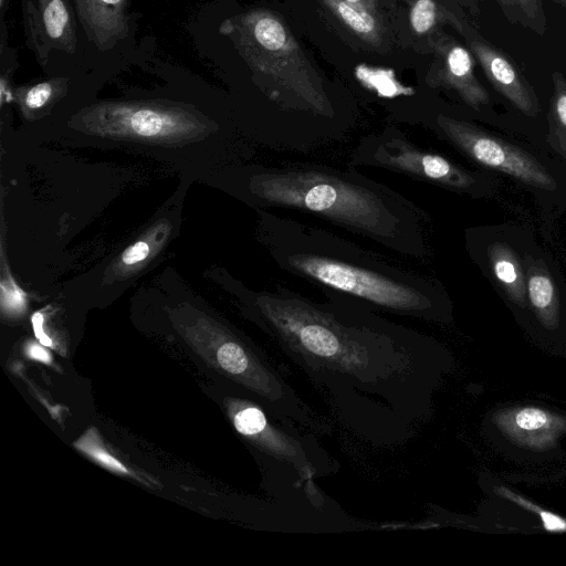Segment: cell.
I'll return each mask as SVG.
<instances>
[{"label": "cell", "mask_w": 566, "mask_h": 566, "mask_svg": "<svg viewBox=\"0 0 566 566\" xmlns=\"http://www.w3.org/2000/svg\"><path fill=\"white\" fill-rule=\"evenodd\" d=\"M219 32L232 40L254 72L296 96L303 108L332 116L321 78L280 18L268 10L249 11L226 19Z\"/></svg>", "instance_id": "4"}, {"label": "cell", "mask_w": 566, "mask_h": 566, "mask_svg": "<svg viewBox=\"0 0 566 566\" xmlns=\"http://www.w3.org/2000/svg\"><path fill=\"white\" fill-rule=\"evenodd\" d=\"M42 323H43V316L41 313H35L33 316H32V325H33V331H34V334L36 336V338L40 340V343L44 346H51L52 345V342L51 339L46 336V334L43 332V328H42Z\"/></svg>", "instance_id": "26"}, {"label": "cell", "mask_w": 566, "mask_h": 566, "mask_svg": "<svg viewBox=\"0 0 566 566\" xmlns=\"http://www.w3.org/2000/svg\"><path fill=\"white\" fill-rule=\"evenodd\" d=\"M526 294L539 319L548 327L558 322L559 298L555 282L548 271L537 262L530 264Z\"/></svg>", "instance_id": "14"}, {"label": "cell", "mask_w": 566, "mask_h": 566, "mask_svg": "<svg viewBox=\"0 0 566 566\" xmlns=\"http://www.w3.org/2000/svg\"><path fill=\"white\" fill-rule=\"evenodd\" d=\"M554 3L559 6L563 10L566 11V0H552Z\"/></svg>", "instance_id": "29"}, {"label": "cell", "mask_w": 566, "mask_h": 566, "mask_svg": "<svg viewBox=\"0 0 566 566\" xmlns=\"http://www.w3.org/2000/svg\"><path fill=\"white\" fill-rule=\"evenodd\" d=\"M264 240L284 271L373 308L422 321H439L442 302L428 277L326 229L276 214L265 216Z\"/></svg>", "instance_id": "3"}, {"label": "cell", "mask_w": 566, "mask_h": 566, "mask_svg": "<svg viewBox=\"0 0 566 566\" xmlns=\"http://www.w3.org/2000/svg\"><path fill=\"white\" fill-rule=\"evenodd\" d=\"M355 75L365 87L374 91L379 97L392 98L413 94L412 87L402 85L392 70L360 64L356 66Z\"/></svg>", "instance_id": "17"}, {"label": "cell", "mask_w": 566, "mask_h": 566, "mask_svg": "<svg viewBox=\"0 0 566 566\" xmlns=\"http://www.w3.org/2000/svg\"><path fill=\"white\" fill-rule=\"evenodd\" d=\"M488 255L495 280L513 302L524 306L527 296L526 280L514 251L497 242L489 247Z\"/></svg>", "instance_id": "13"}, {"label": "cell", "mask_w": 566, "mask_h": 566, "mask_svg": "<svg viewBox=\"0 0 566 566\" xmlns=\"http://www.w3.org/2000/svg\"><path fill=\"white\" fill-rule=\"evenodd\" d=\"M67 78H52L19 91L20 101L25 109L36 111L46 106L57 94L66 90Z\"/></svg>", "instance_id": "18"}, {"label": "cell", "mask_w": 566, "mask_h": 566, "mask_svg": "<svg viewBox=\"0 0 566 566\" xmlns=\"http://www.w3.org/2000/svg\"><path fill=\"white\" fill-rule=\"evenodd\" d=\"M553 96L551 105L552 119L562 135L566 136V76L558 71L552 74Z\"/></svg>", "instance_id": "19"}, {"label": "cell", "mask_w": 566, "mask_h": 566, "mask_svg": "<svg viewBox=\"0 0 566 566\" xmlns=\"http://www.w3.org/2000/svg\"><path fill=\"white\" fill-rule=\"evenodd\" d=\"M3 1H4V0H0V4H1V6L3 4Z\"/></svg>", "instance_id": "30"}, {"label": "cell", "mask_w": 566, "mask_h": 566, "mask_svg": "<svg viewBox=\"0 0 566 566\" xmlns=\"http://www.w3.org/2000/svg\"><path fill=\"white\" fill-rule=\"evenodd\" d=\"M322 1L357 36L371 44L379 42V23L369 8L358 7L345 0Z\"/></svg>", "instance_id": "15"}, {"label": "cell", "mask_w": 566, "mask_h": 566, "mask_svg": "<svg viewBox=\"0 0 566 566\" xmlns=\"http://www.w3.org/2000/svg\"><path fill=\"white\" fill-rule=\"evenodd\" d=\"M28 355L36 360L43 361V363H50L51 357L49 353L39 345H31L28 348Z\"/></svg>", "instance_id": "27"}, {"label": "cell", "mask_w": 566, "mask_h": 566, "mask_svg": "<svg viewBox=\"0 0 566 566\" xmlns=\"http://www.w3.org/2000/svg\"><path fill=\"white\" fill-rule=\"evenodd\" d=\"M149 245L144 241H138L124 251L122 261L127 265H133L144 261L149 255Z\"/></svg>", "instance_id": "23"}, {"label": "cell", "mask_w": 566, "mask_h": 566, "mask_svg": "<svg viewBox=\"0 0 566 566\" xmlns=\"http://www.w3.org/2000/svg\"><path fill=\"white\" fill-rule=\"evenodd\" d=\"M434 123L442 135L473 161L537 188H556L551 174L525 150L485 133L471 123L444 114H438Z\"/></svg>", "instance_id": "7"}, {"label": "cell", "mask_w": 566, "mask_h": 566, "mask_svg": "<svg viewBox=\"0 0 566 566\" xmlns=\"http://www.w3.org/2000/svg\"><path fill=\"white\" fill-rule=\"evenodd\" d=\"M21 8L27 45L41 65L52 50L75 52V21L69 0H21Z\"/></svg>", "instance_id": "8"}, {"label": "cell", "mask_w": 566, "mask_h": 566, "mask_svg": "<svg viewBox=\"0 0 566 566\" xmlns=\"http://www.w3.org/2000/svg\"><path fill=\"white\" fill-rule=\"evenodd\" d=\"M250 190L263 205L319 217L401 255L424 260L428 253V213L356 170L313 164L268 168L251 176Z\"/></svg>", "instance_id": "2"}, {"label": "cell", "mask_w": 566, "mask_h": 566, "mask_svg": "<svg viewBox=\"0 0 566 566\" xmlns=\"http://www.w3.org/2000/svg\"><path fill=\"white\" fill-rule=\"evenodd\" d=\"M438 53V84L455 91L467 105L476 111L488 105L490 95L474 74L471 51L449 40L440 43Z\"/></svg>", "instance_id": "11"}, {"label": "cell", "mask_w": 566, "mask_h": 566, "mask_svg": "<svg viewBox=\"0 0 566 566\" xmlns=\"http://www.w3.org/2000/svg\"><path fill=\"white\" fill-rule=\"evenodd\" d=\"M352 4H355V6H358V7H364V8H368V3H366V0H345Z\"/></svg>", "instance_id": "28"}, {"label": "cell", "mask_w": 566, "mask_h": 566, "mask_svg": "<svg viewBox=\"0 0 566 566\" xmlns=\"http://www.w3.org/2000/svg\"><path fill=\"white\" fill-rule=\"evenodd\" d=\"M410 24L418 34L429 32L437 21V4L433 0H416L410 10Z\"/></svg>", "instance_id": "20"}, {"label": "cell", "mask_w": 566, "mask_h": 566, "mask_svg": "<svg viewBox=\"0 0 566 566\" xmlns=\"http://www.w3.org/2000/svg\"><path fill=\"white\" fill-rule=\"evenodd\" d=\"M82 449L85 450L88 454H91L95 460L101 462L103 465L122 473H126V468L119 463L116 459L109 455L106 451H104L98 446H92L91 443L85 442L81 444Z\"/></svg>", "instance_id": "22"}, {"label": "cell", "mask_w": 566, "mask_h": 566, "mask_svg": "<svg viewBox=\"0 0 566 566\" xmlns=\"http://www.w3.org/2000/svg\"><path fill=\"white\" fill-rule=\"evenodd\" d=\"M2 303L3 306H7L10 311H18L23 307V294L12 282L8 287L2 284Z\"/></svg>", "instance_id": "24"}, {"label": "cell", "mask_w": 566, "mask_h": 566, "mask_svg": "<svg viewBox=\"0 0 566 566\" xmlns=\"http://www.w3.org/2000/svg\"><path fill=\"white\" fill-rule=\"evenodd\" d=\"M256 323L342 416L385 409L409 421L427 416L431 340L337 292L313 302L286 287L252 297Z\"/></svg>", "instance_id": "1"}, {"label": "cell", "mask_w": 566, "mask_h": 566, "mask_svg": "<svg viewBox=\"0 0 566 566\" xmlns=\"http://www.w3.org/2000/svg\"><path fill=\"white\" fill-rule=\"evenodd\" d=\"M464 35L471 53L478 60L492 86L523 114L537 115L539 112L537 96L523 72L507 53L469 27Z\"/></svg>", "instance_id": "9"}, {"label": "cell", "mask_w": 566, "mask_h": 566, "mask_svg": "<svg viewBox=\"0 0 566 566\" xmlns=\"http://www.w3.org/2000/svg\"><path fill=\"white\" fill-rule=\"evenodd\" d=\"M84 117L101 125L125 126L143 137H155L191 122L180 108L145 103H103L88 108Z\"/></svg>", "instance_id": "10"}, {"label": "cell", "mask_w": 566, "mask_h": 566, "mask_svg": "<svg viewBox=\"0 0 566 566\" xmlns=\"http://www.w3.org/2000/svg\"><path fill=\"white\" fill-rule=\"evenodd\" d=\"M505 19L538 35L547 30L543 0H495Z\"/></svg>", "instance_id": "16"}, {"label": "cell", "mask_w": 566, "mask_h": 566, "mask_svg": "<svg viewBox=\"0 0 566 566\" xmlns=\"http://www.w3.org/2000/svg\"><path fill=\"white\" fill-rule=\"evenodd\" d=\"M539 515L544 527L547 531L556 532V531H565L566 530V521L560 518L557 515H554L549 512L539 511Z\"/></svg>", "instance_id": "25"}, {"label": "cell", "mask_w": 566, "mask_h": 566, "mask_svg": "<svg viewBox=\"0 0 566 566\" xmlns=\"http://www.w3.org/2000/svg\"><path fill=\"white\" fill-rule=\"evenodd\" d=\"M549 415L537 408H524L515 415V426L518 430L530 432L546 428Z\"/></svg>", "instance_id": "21"}, {"label": "cell", "mask_w": 566, "mask_h": 566, "mask_svg": "<svg viewBox=\"0 0 566 566\" xmlns=\"http://www.w3.org/2000/svg\"><path fill=\"white\" fill-rule=\"evenodd\" d=\"M350 165L384 168L460 191L475 185L474 177L465 169L395 133L364 138L356 146Z\"/></svg>", "instance_id": "6"}, {"label": "cell", "mask_w": 566, "mask_h": 566, "mask_svg": "<svg viewBox=\"0 0 566 566\" xmlns=\"http://www.w3.org/2000/svg\"><path fill=\"white\" fill-rule=\"evenodd\" d=\"M87 39L99 50L108 51L129 31L128 0H73Z\"/></svg>", "instance_id": "12"}, {"label": "cell", "mask_w": 566, "mask_h": 566, "mask_svg": "<svg viewBox=\"0 0 566 566\" xmlns=\"http://www.w3.org/2000/svg\"><path fill=\"white\" fill-rule=\"evenodd\" d=\"M235 430L274 467L289 486H298L336 472L337 464L315 434L277 415L262 400H235L231 409Z\"/></svg>", "instance_id": "5"}]
</instances>
